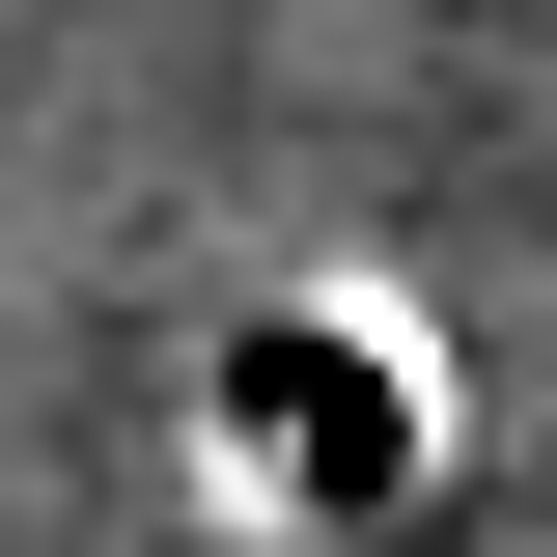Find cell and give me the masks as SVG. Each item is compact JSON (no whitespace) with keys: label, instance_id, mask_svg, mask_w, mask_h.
Returning a JSON list of instances; mask_svg holds the SVG:
<instances>
[{"label":"cell","instance_id":"1","mask_svg":"<svg viewBox=\"0 0 557 557\" xmlns=\"http://www.w3.org/2000/svg\"><path fill=\"white\" fill-rule=\"evenodd\" d=\"M196 446H223V502H251V530H391V502L446 474V362H418L391 307H223Z\"/></svg>","mask_w":557,"mask_h":557}]
</instances>
